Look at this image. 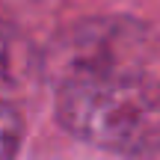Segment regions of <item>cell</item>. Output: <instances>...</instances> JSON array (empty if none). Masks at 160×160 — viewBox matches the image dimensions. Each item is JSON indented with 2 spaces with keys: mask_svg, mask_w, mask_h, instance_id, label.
I'll return each instance as SVG.
<instances>
[{
  "mask_svg": "<svg viewBox=\"0 0 160 160\" xmlns=\"http://www.w3.org/2000/svg\"><path fill=\"white\" fill-rule=\"evenodd\" d=\"M36 74L33 48L15 33L0 24V92H18Z\"/></svg>",
  "mask_w": 160,
  "mask_h": 160,
  "instance_id": "2",
  "label": "cell"
},
{
  "mask_svg": "<svg viewBox=\"0 0 160 160\" xmlns=\"http://www.w3.org/2000/svg\"><path fill=\"white\" fill-rule=\"evenodd\" d=\"M57 116L74 137L119 154L160 151V83L137 71L62 86Z\"/></svg>",
  "mask_w": 160,
  "mask_h": 160,
  "instance_id": "1",
  "label": "cell"
},
{
  "mask_svg": "<svg viewBox=\"0 0 160 160\" xmlns=\"http://www.w3.org/2000/svg\"><path fill=\"white\" fill-rule=\"evenodd\" d=\"M24 122L12 104H0V160H15L21 145Z\"/></svg>",
  "mask_w": 160,
  "mask_h": 160,
  "instance_id": "3",
  "label": "cell"
}]
</instances>
